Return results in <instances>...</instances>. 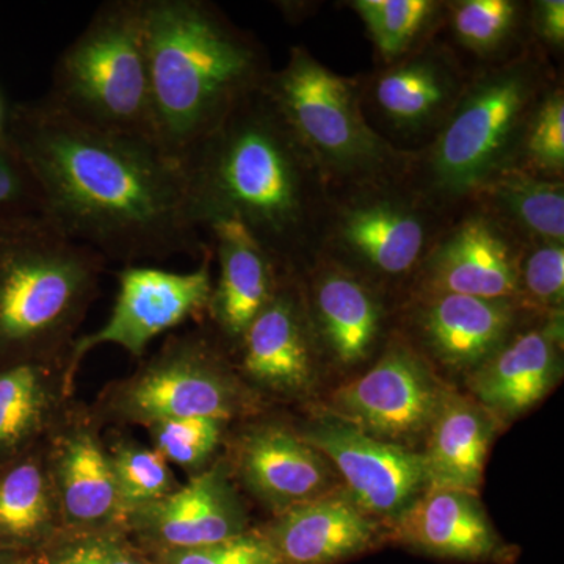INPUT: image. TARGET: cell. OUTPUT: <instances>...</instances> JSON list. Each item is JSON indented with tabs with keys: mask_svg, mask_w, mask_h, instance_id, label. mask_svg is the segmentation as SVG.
<instances>
[{
	"mask_svg": "<svg viewBox=\"0 0 564 564\" xmlns=\"http://www.w3.org/2000/svg\"><path fill=\"white\" fill-rule=\"evenodd\" d=\"M44 440L0 466V549L35 555L63 532Z\"/></svg>",
	"mask_w": 564,
	"mask_h": 564,
	"instance_id": "obj_27",
	"label": "cell"
},
{
	"mask_svg": "<svg viewBox=\"0 0 564 564\" xmlns=\"http://www.w3.org/2000/svg\"><path fill=\"white\" fill-rule=\"evenodd\" d=\"M263 413L237 422L226 440L223 455L240 491L273 516L344 488L329 459L300 430Z\"/></svg>",
	"mask_w": 564,
	"mask_h": 564,
	"instance_id": "obj_12",
	"label": "cell"
},
{
	"mask_svg": "<svg viewBox=\"0 0 564 564\" xmlns=\"http://www.w3.org/2000/svg\"><path fill=\"white\" fill-rule=\"evenodd\" d=\"M456 46L486 63L503 61L525 47L529 7L516 0H455L445 3V21Z\"/></svg>",
	"mask_w": 564,
	"mask_h": 564,
	"instance_id": "obj_29",
	"label": "cell"
},
{
	"mask_svg": "<svg viewBox=\"0 0 564 564\" xmlns=\"http://www.w3.org/2000/svg\"><path fill=\"white\" fill-rule=\"evenodd\" d=\"M519 172L563 181L564 90L555 84L541 99L527 122L514 169Z\"/></svg>",
	"mask_w": 564,
	"mask_h": 564,
	"instance_id": "obj_33",
	"label": "cell"
},
{
	"mask_svg": "<svg viewBox=\"0 0 564 564\" xmlns=\"http://www.w3.org/2000/svg\"><path fill=\"white\" fill-rule=\"evenodd\" d=\"M445 389L430 362L397 333L366 373L332 393L329 414L408 447L425 440Z\"/></svg>",
	"mask_w": 564,
	"mask_h": 564,
	"instance_id": "obj_11",
	"label": "cell"
},
{
	"mask_svg": "<svg viewBox=\"0 0 564 564\" xmlns=\"http://www.w3.org/2000/svg\"><path fill=\"white\" fill-rule=\"evenodd\" d=\"M193 217L242 223L282 272L322 250L333 191L265 84L180 162Z\"/></svg>",
	"mask_w": 564,
	"mask_h": 564,
	"instance_id": "obj_2",
	"label": "cell"
},
{
	"mask_svg": "<svg viewBox=\"0 0 564 564\" xmlns=\"http://www.w3.org/2000/svg\"><path fill=\"white\" fill-rule=\"evenodd\" d=\"M0 564H36L35 555L0 549Z\"/></svg>",
	"mask_w": 564,
	"mask_h": 564,
	"instance_id": "obj_38",
	"label": "cell"
},
{
	"mask_svg": "<svg viewBox=\"0 0 564 564\" xmlns=\"http://www.w3.org/2000/svg\"><path fill=\"white\" fill-rule=\"evenodd\" d=\"M480 207L522 245L564 243V184L508 170L474 196Z\"/></svg>",
	"mask_w": 564,
	"mask_h": 564,
	"instance_id": "obj_28",
	"label": "cell"
},
{
	"mask_svg": "<svg viewBox=\"0 0 564 564\" xmlns=\"http://www.w3.org/2000/svg\"><path fill=\"white\" fill-rule=\"evenodd\" d=\"M555 84L547 54L533 41L511 57L478 66L443 128L411 159L408 187L454 218L489 182L514 169L527 122Z\"/></svg>",
	"mask_w": 564,
	"mask_h": 564,
	"instance_id": "obj_4",
	"label": "cell"
},
{
	"mask_svg": "<svg viewBox=\"0 0 564 564\" xmlns=\"http://www.w3.org/2000/svg\"><path fill=\"white\" fill-rule=\"evenodd\" d=\"M265 90L303 141L333 192L404 180L414 154L397 150L364 115L358 79L339 76L293 46Z\"/></svg>",
	"mask_w": 564,
	"mask_h": 564,
	"instance_id": "obj_7",
	"label": "cell"
},
{
	"mask_svg": "<svg viewBox=\"0 0 564 564\" xmlns=\"http://www.w3.org/2000/svg\"><path fill=\"white\" fill-rule=\"evenodd\" d=\"M10 140V111L7 110L6 102L0 96V144L9 143Z\"/></svg>",
	"mask_w": 564,
	"mask_h": 564,
	"instance_id": "obj_39",
	"label": "cell"
},
{
	"mask_svg": "<svg viewBox=\"0 0 564 564\" xmlns=\"http://www.w3.org/2000/svg\"><path fill=\"white\" fill-rule=\"evenodd\" d=\"M451 220L404 180L333 192L321 252L380 291V284L414 281Z\"/></svg>",
	"mask_w": 564,
	"mask_h": 564,
	"instance_id": "obj_9",
	"label": "cell"
},
{
	"mask_svg": "<svg viewBox=\"0 0 564 564\" xmlns=\"http://www.w3.org/2000/svg\"><path fill=\"white\" fill-rule=\"evenodd\" d=\"M318 352L300 274L282 272L272 300L232 352L237 370L265 402L302 399L317 381Z\"/></svg>",
	"mask_w": 564,
	"mask_h": 564,
	"instance_id": "obj_16",
	"label": "cell"
},
{
	"mask_svg": "<svg viewBox=\"0 0 564 564\" xmlns=\"http://www.w3.org/2000/svg\"><path fill=\"white\" fill-rule=\"evenodd\" d=\"M148 556L154 564H281L256 527L220 543Z\"/></svg>",
	"mask_w": 564,
	"mask_h": 564,
	"instance_id": "obj_36",
	"label": "cell"
},
{
	"mask_svg": "<svg viewBox=\"0 0 564 564\" xmlns=\"http://www.w3.org/2000/svg\"><path fill=\"white\" fill-rule=\"evenodd\" d=\"M529 25L540 46L558 52L564 46V2L563 0H540L529 7Z\"/></svg>",
	"mask_w": 564,
	"mask_h": 564,
	"instance_id": "obj_37",
	"label": "cell"
},
{
	"mask_svg": "<svg viewBox=\"0 0 564 564\" xmlns=\"http://www.w3.org/2000/svg\"><path fill=\"white\" fill-rule=\"evenodd\" d=\"M500 423L473 397L447 388L422 451L430 488L478 494Z\"/></svg>",
	"mask_w": 564,
	"mask_h": 564,
	"instance_id": "obj_26",
	"label": "cell"
},
{
	"mask_svg": "<svg viewBox=\"0 0 564 564\" xmlns=\"http://www.w3.org/2000/svg\"><path fill=\"white\" fill-rule=\"evenodd\" d=\"M63 532L124 530L104 425L90 404L70 400L44 440Z\"/></svg>",
	"mask_w": 564,
	"mask_h": 564,
	"instance_id": "obj_15",
	"label": "cell"
},
{
	"mask_svg": "<svg viewBox=\"0 0 564 564\" xmlns=\"http://www.w3.org/2000/svg\"><path fill=\"white\" fill-rule=\"evenodd\" d=\"M220 276L212 288L204 325L229 352L276 291L282 270L242 223L218 218L204 226Z\"/></svg>",
	"mask_w": 564,
	"mask_h": 564,
	"instance_id": "obj_24",
	"label": "cell"
},
{
	"mask_svg": "<svg viewBox=\"0 0 564 564\" xmlns=\"http://www.w3.org/2000/svg\"><path fill=\"white\" fill-rule=\"evenodd\" d=\"M564 302V243L534 242L522 248L519 299L522 311L562 315Z\"/></svg>",
	"mask_w": 564,
	"mask_h": 564,
	"instance_id": "obj_34",
	"label": "cell"
},
{
	"mask_svg": "<svg viewBox=\"0 0 564 564\" xmlns=\"http://www.w3.org/2000/svg\"><path fill=\"white\" fill-rule=\"evenodd\" d=\"M104 429L148 426L170 419L240 422L267 410L245 383L231 352L206 325L172 334L131 375L111 381L90 404Z\"/></svg>",
	"mask_w": 564,
	"mask_h": 564,
	"instance_id": "obj_8",
	"label": "cell"
},
{
	"mask_svg": "<svg viewBox=\"0 0 564 564\" xmlns=\"http://www.w3.org/2000/svg\"><path fill=\"white\" fill-rule=\"evenodd\" d=\"M250 514L221 454L206 473L126 518L124 530L147 555L231 540L251 529Z\"/></svg>",
	"mask_w": 564,
	"mask_h": 564,
	"instance_id": "obj_18",
	"label": "cell"
},
{
	"mask_svg": "<svg viewBox=\"0 0 564 564\" xmlns=\"http://www.w3.org/2000/svg\"><path fill=\"white\" fill-rule=\"evenodd\" d=\"M470 73L455 47L434 39L358 79L364 115L392 147L415 154L443 128Z\"/></svg>",
	"mask_w": 564,
	"mask_h": 564,
	"instance_id": "obj_10",
	"label": "cell"
},
{
	"mask_svg": "<svg viewBox=\"0 0 564 564\" xmlns=\"http://www.w3.org/2000/svg\"><path fill=\"white\" fill-rule=\"evenodd\" d=\"M69 359L0 366V466L40 444L73 400Z\"/></svg>",
	"mask_w": 564,
	"mask_h": 564,
	"instance_id": "obj_25",
	"label": "cell"
},
{
	"mask_svg": "<svg viewBox=\"0 0 564 564\" xmlns=\"http://www.w3.org/2000/svg\"><path fill=\"white\" fill-rule=\"evenodd\" d=\"M350 6L366 25L381 65L436 39L445 24V2L437 0H355Z\"/></svg>",
	"mask_w": 564,
	"mask_h": 564,
	"instance_id": "obj_30",
	"label": "cell"
},
{
	"mask_svg": "<svg viewBox=\"0 0 564 564\" xmlns=\"http://www.w3.org/2000/svg\"><path fill=\"white\" fill-rule=\"evenodd\" d=\"M36 564H154L126 530L62 532L35 554Z\"/></svg>",
	"mask_w": 564,
	"mask_h": 564,
	"instance_id": "obj_35",
	"label": "cell"
},
{
	"mask_svg": "<svg viewBox=\"0 0 564 564\" xmlns=\"http://www.w3.org/2000/svg\"><path fill=\"white\" fill-rule=\"evenodd\" d=\"M143 17L144 0L99 6L58 55L46 98L90 128L159 150Z\"/></svg>",
	"mask_w": 564,
	"mask_h": 564,
	"instance_id": "obj_6",
	"label": "cell"
},
{
	"mask_svg": "<svg viewBox=\"0 0 564 564\" xmlns=\"http://www.w3.org/2000/svg\"><path fill=\"white\" fill-rule=\"evenodd\" d=\"M159 150L180 162L272 73L265 47L207 0H144Z\"/></svg>",
	"mask_w": 564,
	"mask_h": 564,
	"instance_id": "obj_3",
	"label": "cell"
},
{
	"mask_svg": "<svg viewBox=\"0 0 564 564\" xmlns=\"http://www.w3.org/2000/svg\"><path fill=\"white\" fill-rule=\"evenodd\" d=\"M212 250L198 269L169 272L148 265H124L117 273L118 293L109 321L98 332L74 340L69 355L70 377L76 380L85 356L99 345L113 344L141 358L152 339L182 323L203 321L212 295Z\"/></svg>",
	"mask_w": 564,
	"mask_h": 564,
	"instance_id": "obj_13",
	"label": "cell"
},
{
	"mask_svg": "<svg viewBox=\"0 0 564 564\" xmlns=\"http://www.w3.org/2000/svg\"><path fill=\"white\" fill-rule=\"evenodd\" d=\"M10 133L44 218L74 242L124 265L209 251L180 166L155 148L90 128L46 96L10 110Z\"/></svg>",
	"mask_w": 564,
	"mask_h": 564,
	"instance_id": "obj_1",
	"label": "cell"
},
{
	"mask_svg": "<svg viewBox=\"0 0 564 564\" xmlns=\"http://www.w3.org/2000/svg\"><path fill=\"white\" fill-rule=\"evenodd\" d=\"M300 433L329 459L351 499L386 525L430 489L422 452L377 440L329 413Z\"/></svg>",
	"mask_w": 564,
	"mask_h": 564,
	"instance_id": "obj_14",
	"label": "cell"
},
{
	"mask_svg": "<svg viewBox=\"0 0 564 564\" xmlns=\"http://www.w3.org/2000/svg\"><path fill=\"white\" fill-rule=\"evenodd\" d=\"M389 544L429 558L466 564H513L519 547L507 543L478 494L430 488L388 524Z\"/></svg>",
	"mask_w": 564,
	"mask_h": 564,
	"instance_id": "obj_20",
	"label": "cell"
},
{
	"mask_svg": "<svg viewBox=\"0 0 564 564\" xmlns=\"http://www.w3.org/2000/svg\"><path fill=\"white\" fill-rule=\"evenodd\" d=\"M232 422L215 417L170 419L144 426L151 447L191 477L206 473L220 458Z\"/></svg>",
	"mask_w": 564,
	"mask_h": 564,
	"instance_id": "obj_32",
	"label": "cell"
},
{
	"mask_svg": "<svg viewBox=\"0 0 564 564\" xmlns=\"http://www.w3.org/2000/svg\"><path fill=\"white\" fill-rule=\"evenodd\" d=\"M300 280L321 350L340 367L366 362L383 329L380 291L323 252L300 273Z\"/></svg>",
	"mask_w": 564,
	"mask_h": 564,
	"instance_id": "obj_22",
	"label": "cell"
},
{
	"mask_svg": "<svg viewBox=\"0 0 564 564\" xmlns=\"http://www.w3.org/2000/svg\"><path fill=\"white\" fill-rule=\"evenodd\" d=\"M521 310L508 300L456 293H411L402 334L423 358L452 372L473 373L519 328Z\"/></svg>",
	"mask_w": 564,
	"mask_h": 564,
	"instance_id": "obj_19",
	"label": "cell"
},
{
	"mask_svg": "<svg viewBox=\"0 0 564 564\" xmlns=\"http://www.w3.org/2000/svg\"><path fill=\"white\" fill-rule=\"evenodd\" d=\"M522 248L491 215L469 204L426 252L413 293H456L518 303Z\"/></svg>",
	"mask_w": 564,
	"mask_h": 564,
	"instance_id": "obj_17",
	"label": "cell"
},
{
	"mask_svg": "<svg viewBox=\"0 0 564 564\" xmlns=\"http://www.w3.org/2000/svg\"><path fill=\"white\" fill-rule=\"evenodd\" d=\"M106 263L46 218L0 223V366L69 359Z\"/></svg>",
	"mask_w": 564,
	"mask_h": 564,
	"instance_id": "obj_5",
	"label": "cell"
},
{
	"mask_svg": "<svg viewBox=\"0 0 564 564\" xmlns=\"http://www.w3.org/2000/svg\"><path fill=\"white\" fill-rule=\"evenodd\" d=\"M563 314L516 329L507 343L467 375L470 397L499 423L533 410L562 375Z\"/></svg>",
	"mask_w": 564,
	"mask_h": 564,
	"instance_id": "obj_23",
	"label": "cell"
},
{
	"mask_svg": "<svg viewBox=\"0 0 564 564\" xmlns=\"http://www.w3.org/2000/svg\"><path fill=\"white\" fill-rule=\"evenodd\" d=\"M281 564H344L389 544V529L345 489L296 505L256 527Z\"/></svg>",
	"mask_w": 564,
	"mask_h": 564,
	"instance_id": "obj_21",
	"label": "cell"
},
{
	"mask_svg": "<svg viewBox=\"0 0 564 564\" xmlns=\"http://www.w3.org/2000/svg\"><path fill=\"white\" fill-rule=\"evenodd\" d=\"M104 437L126 518L137 508L158 502L181 488L172 467L154 448L115 429Z\"/></svg>",
	"mask_w": 564,
	"mask_h": 564,
	"instance_id": "obj_31",
	"label": "cell"
}]
</instances>
